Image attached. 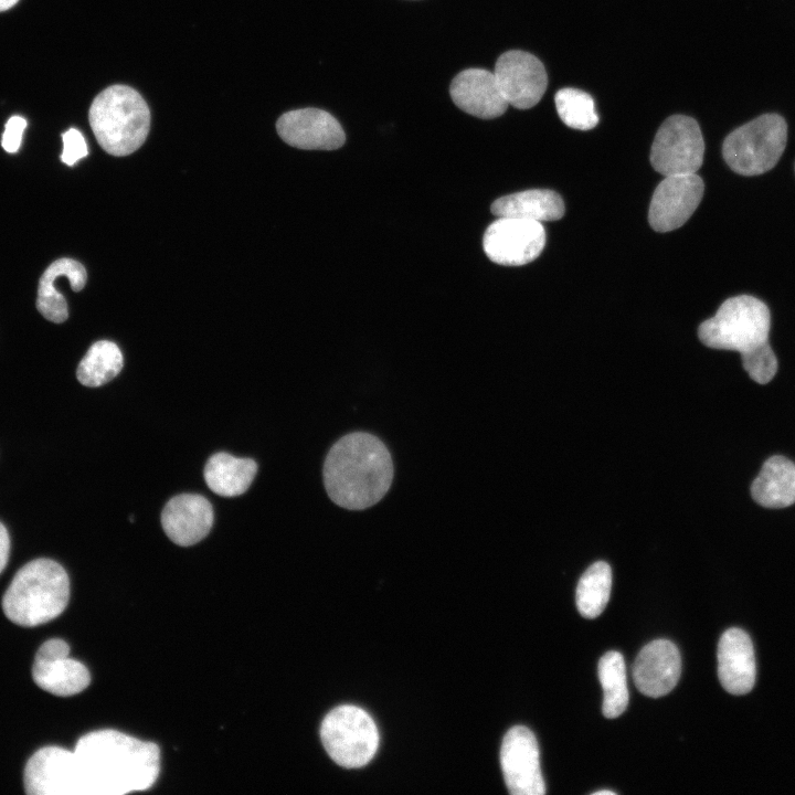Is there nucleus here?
<instances>
[{"instance_id":"1","label":"nucleus","mask_w":795,"mask_h":795,"mask_svg":"<svg viewBox=\"0 0 795 795\" xmlns=\"http://www.w3.org/2000/svg\"><path fill=\"white\" fill-rule=\"evenodd\" d=\"M75 795H124L150 788L160 771L156 743L117 730L81 736L73 750Z\"/></svg>"},{"instance_id":"2","label":"nucleus","mask_w":795,"mask_h":795,"mask_svg":"<svg viewBox=\"0 0 795 795\" xmlns=\"http://www.w3.org/2000/svg\"><path fill=\"white\" fill-rule=\"evenodd\" d=\"M322 475L327 495L336 505L348 510H363L388 492L394 468L391 454L379 437L354 432L331 446Z\"/></svg>"},{"instance_id":"3","label":"nucleus","mask_w":795,"mask_h":795,"mask_svg":"<svg viewBox=\"0 0 795 795\" xmlns=\"http://www.w3.org/2000/svg\"><path fill=\"white\" fill-rule=\"evenodd\" d=\"M70 598L64 568L51 559H35L13 576L2 597V610L12 623L34 627L63 613Z\"/></svg>"},{"instance_id":"4","label":"nucleus","mask_w":795,"mask_h":795,"mask_svg":"<svg viewBox=\"0 0 795 795\" xmlns=\"http://www.w3.org/2000/svg\"><path fill=\"white\" fill-rule=\"evenodd\" d=\"M88 120L99 146L107 153L121 157L135 152L145 142L150 112L136 89L113 85L94 98Z\"/></svg>"},{"instance_id":"5","label":"nucleus","mask_w":795,"mask_h":795,"mask_svg":"<svg viewBox=\"0 0 795 795\" xmlns=\"http://www.w3.org/2000/svg\"><path fill=\"white\" fill-rule=\"evenodd\" d=\"M770 309L751 295L724 300L717 314L698 329L700 341L712 349L734 350L749 354L768 344Z\"/></svg>"},{"instance_id":"6","label":"nucleus","mask_w":795,"mask_h":795,"mask_svg":"<svg viewBox=\"0 0 795 795\" xmlns=\"http://www.w3.org/2000/svg\"><path fill=\"white\" fill-rule=\"evenodd\" d=\"M786 141L785 119L778 114H763L724 138L722 156L735 173L757 176L776 166Z\"/></svg>"},{"instance_id":"7","label":"nucleus","mask_w":795,"mask_h":795,"mask_svg":"<svg viewBox=\"0 0 795 795\" xmlns=\"http://www.w3.org/2000/svg\"><path fill=\"white\" fill-rule=\"evenodd\" d=\"M320 738L329 756L348 768L368 764L379 746V731L373 719L352 704L339 706L325 717Z\"/></svg>"},{"instance_id":"8","label":"nucleus","mask_w":795,"mask_h":795,"mask_svg":"<svg viewBox=\"0 0 795 795\" xmlns=\"http://www.w3.org/2000/svg\"><path fill=\"white\" fill-rule=\"evenodd\" d=\"M704 141L698 123L685 115L668 117L657 130L650 163L662 176L696 173L703 162Z\"/></svg>"},{"instance_id":"9","label":"nucleus","mask_w":795,"mask_h":795,"mask_svg":"<svg viewBox=\"0 0 795 795\" xmlns=\"http://www.w3.org/2000/svg\"><path fill=\"white\" fill-rule=\"evenodd\" d=\"M545 244L541 222L520 218H497L486 230L483 247L499 265L520 266L536 259Z\"/></svg>"},{"instance_id":"10","label":"nucleus","mask_w":795,"mask_h":795,"mask_svg":"<svg viewBox=\"0 0 795 795\" xmlns=\"http://www.w3.org/2000/svg\"><path fill=\"white\" fill-rule=\"evenodd\" d=\"M500 764L507 788L512 795H543L545 784L540 768V752L532 731L515 725L504 736Z\"/></svg>"},{"instance_id":"11","label":"nucleus","mask_w":795,"mask_h":795,"mask_svg":"<svg viewBox=\"0 0 795 795\" xmlns=\"http://www.w3.org/2000/svg\"><path fill=\"white\" fill-rule=\"evenodd\" d=\"M494 74L508 105L518 109L537 105L548 86L542 62L520 50L502 53L496 62Z\"/></svg>"},{"instance_id":"12","label":"nucleus","mask_w":795,"mask_h":795,"mask_svg":"<svg viewBox=\"0 0 795 795\" xmlns=\"http://www.w3.org/2000/svg\"><path fill=\"white\" fill-rule=\"evenodd\" d=\"M704 191L696 174L667 176L654 191L648 221L657 232H669L683 225L698 208Z\"/></svg>"},{"instance_id":"13","label":"nucleus","mask_w":795,"mask_h":795,"mask_svg":"<svg viewBox=\"0 0 795 795\" xmlns=\"http://www.w3.org/2000/svg\"><path fill=\"white\" fill-rule=\"evenodd\" d=\"M32 677L38 687L59 697L77 695L91 682L86 666L70 657V646L61 638H51L40 646Z\"/></svg>"},{"instance_id":"14","label":"nucleus","mask_w":795,"mask_h":795,"mask_svg":"<svg viewBox=\"0 0 795 795\" xmlns=\"http://www.w3.org/2000/svg\"><path fill=\"white\" fill-rule=\"evenodd\" d=\"M276 130L287 145L299 149L335 150L346 140L339 121L319 108H300L283 114Z\"/></svg>"},{"instance_id":"15","label":"nucleus","mask_w":795,"mask_h":795,"mask_svg":"<svg viewBox=\"0 0 795 795\" xmlns=\"http://www.w3.org/2000/svg\"><path fill=\"white\" fill-rule=\"evenodd\" d=\"M680 672V653L668 639H656L645 645L633 665L635 686L651 698L669 693L676 687Z\"/></svg>"},{"instance_id":"16","label":"nucleus","mask_w":795,"mask_h":795,"mask_svg":"<svg viewBox=\"0 0 795 795\" xmlns=\"http://www.w3.org/2000/svg\"><path fill=\"white\" fill-rule=\"evenodd\" d=\"M29 795H75L73 751L50 745L38 750L23 774Z\"/></svg>"},{"instance_id":"17","label":"nucleus","mask_w":795,"mask_h":795,"mask_svg":"<svg viewBox=\"0 0 795 795\" xmlns=\"http://www.w3.org/2000/svg\"><path fill=\"white\" fill-rule=\"evenodd\" d=\"M449 94L463 112L481 119L501 116L508 108L496 76L484 68H467L452 81Z\"/></svg>"},{"instance_id":"18","label":"nucleus","mask_w":795,"mask_h":795,"mask_svg":"<svg viewBox=\"0 0 795 795\" xmlns=\"http://www.w3.org/2000/svg\"><path fill=\"white\" fill-rule=\"evenodd\" d=\"M168 538L178 545L189 547L208 536L213 524V509L201 495L181 494L171 498L161 513Z\"/></svg>"},{"instance_id":"19","label":"nucleus","mask_w":795,"mask_h":795,"mask_svg":"<svg viewBox=\"0 0 795 795\" xmlns=\"http://www.w3.org/2000/svg\"><path fill=\"white\" fill-rule=\"evenodd\" d=\"M718 676L722 687L732 695H745L754 686L756 666L750 636L733 627L725 630L718 644Z\"/></svg>"},{"instance_id":"20","label":"nucleus","mask_w":795,"mask_h":795,"mask_svg":"<svg viewBox=\"0 0 795 795\" xmlns=\"http://www.w3.org/2000/svg\"><path fill=\"white\" fill-rule=\"evenodd\" d=\"M751 495L765 508L780 509L795 504V464L781 455L766 459L751 485Z\"/></svg>"},{"instance_id":"21","label":"nucleus","mask_w":795,"mask_h":795,"mask_svg":"<svg viewBox=\"0 0 795 795\" xmlns=\"http://www.w3.org/2000/svg\"><path fill=\"white\" fill-rule=\"evenodd\" d=\"M491 213L497 216L532 221H554L564 214L562 198L548 189H531L501 197L494 201Z\"/></svg>"},{"instance_id":"22","label":"nucleus","mask_w":795,"mask_h":795,"mask_svg":"<svg viewBox=\"0 0 795 795\" xmlns=\"http://www.w3.org/2000/svg\"><path fill=\"white\" fill-rule=\"evenodd\" d=\"M257 473V464L251 458H240L227 453L212 455L204 467V480L216 495L235 497L244 494Z\"/></svg>"},{"instance_id":"23","label":"nucleus","mask_w":795,"mask_h":795,"mask_svg":"<svg viewBox=\"0 0 795 795\" xmlns=\"http://www.w3.org/2000/svg\"><path fill=\"white\" fill-rule=\"evenodd\" d=\"M598 678L603 688V714L619 717L628 704V689L624 658L621 653H605L598 661Z\"/></svg>"},{"instance_id":"24","label":"nucleus","mask_w":795,"mask_h":795,"mask_svg":"<svg viewBox=\"0 0 795 795\" xmlns=\"http://www.w3.org/2000/svg\"><path fill=\"white\" fill-rule=\"evenodd\" d=\"M124 358L115 342L100 340L91 346L81 360L76 377L85 386H100L114 379L123 369Z\"/></svg>"},{"instance_id":"25","label":"nucleus","mask_w":795,"mask_h":795,"mask_svg":"<svg viewBox=\"0 0 795 795\" xmlns=\"http://www.w3.org/2000/svg\"><path fill=\"white\" fill-rule=\"evenodd\" d=\"M612 587V570L608 563H593L580 577L575 601L580 614L585 618H595L606 607Z\"/></svg>"},{"instance_id":"26","label":"nucleus","mask_w":795,"mask_h":795,"mask_svg":"<svg viewBox=\"0 0 795 795\" xmlns=\"http://www.w3.org/2000/svg\"><path fill=\"white\" fill-rule=\"evenodd\" d=\"M561 120L569 127L590 130L598 123L592 96L581 89L564 87L554 96Z\"/></svg>"},{"instance_id":"27","label":"nucleus","mask_w":795,"mask_h":795,"mask_svg":"<svg viewBox=\"0 0 795 795\" xmlns=\"http://www.w3.org/2000/svg\"><path fill=\"white\" fill-rule=\"evenodd\" d=\"M742 365L750 378L760 383H768L777 371V359L770 343L749 353L741 356Z\"/></svg>"},{"instance_id":"28","label":"nucleus","mask_w":795,"mask_h":795,"mask_svg":"<svg viewBox=\"0 0 795 795\" xmlns=\"http://www.w3.org/2000/svg\"><path fill=\"white\" fill-rule=\"evenodd\" d=\"M63 151L61 160L67 166H74L80 159L88 153L86 141L81 131L75 128L66 130L62 135Z\"/></svg>"},{"instance_id":"29","label":"nucleus","mask_w":795,"mask_h":795,"mask_svg":"<svg viewBox=\"0 0 795 795\" xmlns=\"http://www.w3.org/2000/svg\"><path fill=\"white\" fill-rule=\"evenodd\" d=\"M26 125V120L18 115L6 123L1 145L7 152L13 153L19 150Z\"/></svg>"},{"instance_id":"30","label":"nucleus","mask_w":795,"mask_h":795,"mask_svg":"<svg viewBox=\"0 0 795 795\" xmlns=\"http://www.w3.org/2000/svg\"><path fill=\"white\" fill-rule=\"evenodd\" d=\"M10 552V538L6 527L0 522V573L8 563Z\"/></svg>"},{"instance_id":"31","label":"nucleus","mask_w":795,"mask_h":795,"mask_svg":"<svg viewBox=\"0 0 795 795\" xmlns=\"http://www.w3.org/2000/svg\"><path fill=\"white\" fill-rule=\"evenodd\" d=\"M19 0H0V12L12 8Z\"/></svg>"},{"instance_id":"32","label":"nucleus","mask_w":795,"mask_h":795,"mask_svg":"<svg viewBox=\"0 0 795 795\" xmlns=\"http://www.w3.org/2000/svg\"><path fill=\"white\" fill-rule=\"evenodd\" d=\"M593 794H594V795H603V794L614 795L615 793H614L613 791H610V789H603V791L594 792Z\"/></svg>"}]
</instances>
